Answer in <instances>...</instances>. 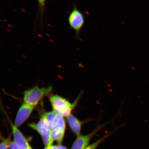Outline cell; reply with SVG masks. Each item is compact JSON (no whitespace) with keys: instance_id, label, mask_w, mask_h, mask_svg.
<instances>
[{"instance_id":"cell-1","label":"cell","mask_w":149,"mask_h":149,"mask_svg":"<svg viewBox=\"0 0 149 149\" xmlns=\"http://www.w3.org/2000/svg\"><path fill=\"white\" fill-rule=\"evenodd\" d=\"M81 95L72 103L66 99L58 95H52L50 96L51 102L53 111L57 114L63 117H67L71 114L73 109L77 105Z\"/></svg>"},{"instance_id":"cell-9","label":"cell","mask_w":149,"mask_h":149,"mask_svg":"<svg viewBox=\"0 0 149 149\" xmlns=\"http://www.w3.org/2000/svg\"><path fill=\"white\" fill-rule=\"evenodd\" d=\"M113 133V132H111V133H110L104 135L103 137L95 141V142L93 143L92 144H89L84 149H96L102 142H103L107 138L109 137Z\"/></svg>"},{"instance_id":"cell-3","label":"cell","mask_w":149,"mask_h":149,"mask_svg":"<svg viewBox=\"0 0 149 149\" xmlns=\"http://www.w3.org/2000/svg\"><path fill=\"white\" fill-rule=\"evenodd\" d=\"M70 28L73 30L76 38H79L80 33L85 23L84 16L76 5L70 13L68 17Z\"/></svg>"},{"instance_id":"cell-7","label":"cell","mask_w":149,"mask_h":149,"mask_svg":"<svg viewBox=\"0 0 149 149\" xmlns=\"http://www.w3.org/2000/svg\"><path fill=\"white\" fill-rule=\"evenodd\" d=\"M66 118L67 122L70 129L77 137L81 135L82 122L80 121L72 113L66 117Z\"/></svg>"},{"instance_id":"cell-15","label":"cell","mask_w":149,"mask_h":149,"mask_svg":"<svg viewBox=\"0 0 149 149\" xmlns=\"http://www.w3.org/2000/svg\"><path fill=\"white\" fill-rule=\"evenodd\" d=\"M26 149H32L31 148V147L30 146L29 147V148H28Z\"/></svg>"},{"instance_id":"cell-4","label":"cell","mask_w":149,"mask_h":149,"mask_svg":"<svg viewBox=\"0 0 149 149\" xmlns=\"http://www.w3.org/2000/svg\"><path fill=\"white\" fill-rule=\"evenodd\" d=\"M35 106L24 102L19 109L15 121V125L18 127L25 122L30 116Z\"/></svg>"},{"instance_id":"cell-13","label":"cell","mask_w":149,"mask_h":149,"mask_svg":"<svg viewBox=\"0 0 149 149\" xmlns=\"http://www.w3.org/2000/svg\"><path fill=\"white\" fill-rule=\"evenodd\" d=\"M47 149H58L57 146H46Z\"/></svg>"},{"instance_id":"cell-8","label":"cell","mask_w":149,"mask_h":149,"mask_svg":"<svg viewBox=\"0 0 149 149\" xmlns=\"http://www.w3.org/2000/svg\"><path fill=\"white\" fill-rule=\"evenodd\" d=\"M65 130L60 127H57L52 130L51 133V141L50 146L52 145L54 141H57L59 145L62 142Z\"/></svg>"},{"instance_id":"cell-10","label":"cell","mask_w":149,"mask_h":149,"mask_svg":"<svg viewBox=\"0 0 149 149\" xmlns=\"http://www.w3.org/2000/svg\"><path fill=\"white\" fill-rule=\"evenodd\" d=\"M38 4L40 20H42L45 10V3L46 0H37Z\"/></svg>"},{"instance_id":"cell-5","label":"cell","mask_w":149,"mask_h":149,"mask_svg":"<svg viewBox=\"0 0 149 149\" xmlns=\"http://www.w3.org/2000/svg\"><path fill=\"white\" fill-rule=\"evenodd\" d=\"M103 125L100 126L88 134L80 135L74 141L71 149H84L89 144L91 139L102 129Z\"/></svg>"},{"instance_id":"cell-2","label":"cell","mask_w":149,"mask_h":149,"mask_svg":"<svg viewBox=\"0 0 149 149\" xmlns=\"http://www.w3.org/2000/svg\"><path fill=\"white\" fill-rule=\"evenodd\" d=\"M52 91V87L51 86L46 88H40L35 86L24 92V102L35 107L44 97L48 95Z\"/></svg>"},{"instance_id":"cell-14","label":"cell","mask_w":149,"mask_h":149,"mask_svg":"<svg viewBox=\"0 0 149 149\" xmlns=\"http://www.w3.org/2000/svg\"><path fill=\"white\" fill-rule=\"evenodd\" d=\"M57 146L58 148V149H68L66 148V147L61 146V145H58V146Z\"/></svg>"},{"instance_id":"cell-11","label":"cell","mask_w":149,"mask_h":149,"mask_svg":"<svg viewBox=\"0 0 149 149\" xmlns=\"http://www.w3.org/2000/svg\"><path fill=\"white\" fill-rule=\"evenodd\" d=\"M9 142V139H3L0 145V149H7Z\"/></svg>"},{"instance_id":"cell-12","label":"cell","mask_w":149,"mask_h":149,"mask_svg":"<svg viewBox=\"0 0 149 149\" xmlns=\"http://www.w3.org/2000/svg\"><path fill=\"white\" fill-rule=\"evenodd\" d=\"M8 147L9 149H20L14 141H9Z\"/></svg>"},{"instance_id":"cell-16","label":"cell","mask_w":149,"mask_h":149,"mask_svg":"<svg viewBox=\"0 0 149 149\" xmlns=\"http://www.w3.org/2000/svg\"><path fill=\"white\" fill-rule=\"evenodd\" d=\"M47 149V147H46V148H44V149Z\"/></svg>"},{"instance_id":"cell-6","label":"cell","mask_w":149,"mask_h":149,"mask_svg":"<svg viewBox=\"0 0 149 149\" xmlns=\"http://www.w3.org/2000/svg\"><path fill=\"white\" fill-rule=\"evenodd\" d=\"M12 127L14 142L20 149H26L30 145L25 137L9 119Z\"/></svg>"}]
</instances>
